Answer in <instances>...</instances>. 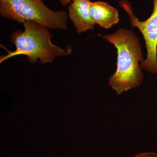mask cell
I'll return each mask as SVG.
<instances>
[{
  "mask_svg": "<svg viewBox=\"0 0 157 157\" xmlns=\"http://www.w3.org/2000/svg\"><path fill=\"white\" fill-rule=\"evenodd\" d=\"M132 157H157V154L154 152H144L139 154Z\"/></svg>",
  "mask_w": 157,
  "mask_h": 157,
  "instance_id": "cell-7",
  "label": "cell"
},
{
  "mask_svg": "<svg viewBox=\"0 0 157 157\" xmlns=\"http://www.w3.org/2000/svg\"><path fill=\"white\" fill-rule=\"evenodd\" d=\"M23 24L25 31H15L11 36V41L16 46V50L10 51L1 45L8 52V54L1 56L0 63L14 56L25 55L28 56L30 63H36L39 59L41 63L44 64L52 63L56 57L72 53L70 45L63 49L52 44L51 34L47 28L33 21H26Z\"/></svg>",
  "mask_w": 157,
  "mask_h": 157,
  "instance_id": "cell-2",
  "label": "cell"
},
{
  "mask_svg": "<svg viewBox=\"0 0 157 157\" xmlns=\"http://www.w3.org/2000/svg\"><path fill=\"white\" fill-rule=\"evenodd\" d=\"M154 8L150 17L140 21L133 12L131 4L127 0H121L119 5L126 11L132 27H137L143 36L145 42L147 58L140 63L141 69L151 73H157V0H153Z\"/></svg>",
  "mask_w": 157,
  "mask_h": 157,
  "instance_id": "cell-4",
  "label": "cell"
},
{
  "mask_svg": "<svg viewBox=\"0 0 157 157\" xmlns=\"http://www.w3.org/2000/svg\"><path fill=\"white\" fill-rule=\"evenodd\" d=\"M90 12L95 24L103 28H110L119 21L118 10L104 2H90Z\"/></svg>",
  "mask_w": 157,
  "mask_h": 157,
  "instance_id": "cell-6",
  "label": "cell"
},
{
  "mask_svg": "<svg viewBox=\"0 0 157 157\" xmlns=\"http://www.w3.org/2000/svg\"><path fill=\"white\" fill-rule=\"evenodd\" d=\"M90 0H73L68 7V15L79 34L94 30L95 24L90 12Z\"/></svg>",
  "mask_w": 157,
  "mask_h": 157,
  "instance_id": "cell-5",
  "label": "cell"
},
{
  "mask_svg": "<svg viewBox=\"0 0 157 157\" xmlns=\"http://www.w3.org/2000/svg\"><path fill=\"white\" fill-rule=\"evenodd\" d=\"M117 49L116 71L109 84L118 94L140 86L144 75L139 63L144 60L139 38L133 31L119 29L114 33L101 36Z\"/></svg>",
  "mask_w": 157,
  "mask_h": 157,
  "instance_id": "cell-1",
  "label": "cell"
},
{
  "mask_svg": "<svg viewBox=\"0 0 157 157\" xmlns=\"http://www.w3.org/2000/svg\"><path fill=\"white\" fill-rule=\"evenodd\" d=\"M43 1L0 0V14L19 23L33 21L47 28L67 29V12L52 11L45 6Z\"/></svg>",
  "mask_w": 157,
  "mask_h": 157,
  "instance_id": "cell-3",
  "label": "cell"
},
{
  "mask_svg": "<svg viewBox=\"0 0 157 157\" xmlns=\"http://www.w3.org/2000/svg\"><path fill=\"white\" fill-rule=\"evenodd\" d=\"M73 0H60L61 3L63 6H67L69 3H71Z\"/></svg>",
  "mask_w": 157,
  "mask_h": 157,
  "instance_id": "cell-8",
  "label": "cell"
}]
</instances>
